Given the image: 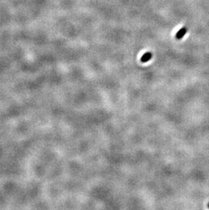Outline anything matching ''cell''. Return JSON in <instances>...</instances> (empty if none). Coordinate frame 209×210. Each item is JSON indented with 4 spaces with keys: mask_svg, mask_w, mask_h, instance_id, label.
I'll list each match as a JSON object with an SVG mask.
<instances>
[{
    "mask_svg": "<svg viewBox=\"0 0 209 210\" xmlns=\"http://www.w3.org/2000/svg\"><path fill=\"white\" fill-rule=\"evenodd\" d=\"M187 29L186 28V27H183V28L179 29V31L177 32L175 35V38L177 39V40H181V39H182L183 38V36L185 35V34L186 33H187Z\"/></svg>",
    "mask_w": 209,
    "mask_h": 210,
    "instance_id": "cell-1",
    "label": "cell"
},
{
    "mask_svg": "<svg viewBox=\"0 0 209 210\" xmlns=\"http://www.w3.org/2000/svg\"><path fill=\"white\" fill-rule=\"evenodd\" d=\"M152 58V53L151 52H147L146 53H145L143 55L141 58V61L142 63H147V61L151 60Z\"/></svg>",
    "mask_w": 209,
    "mask_h": 210,
    "instance_id": "cell-2",
    "label": "cell"
},
{
    "mask_svg": "<svg viewBox=\"0 0 209 210\" xmlns=\"http://www.w3.org/2000/svg\"><path fill=\"white\" fill-rule=\"evenodd\" d=\"M208 208H209V203H208Z\"/></svg>",
    "mask_w": 209,
    "mask_h": 210,
    "instance_id": "cell-3",
    "label": "cell"
}]
</instances>
